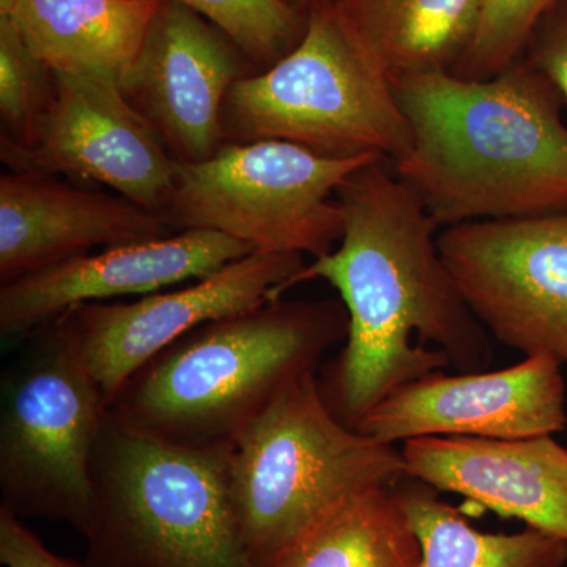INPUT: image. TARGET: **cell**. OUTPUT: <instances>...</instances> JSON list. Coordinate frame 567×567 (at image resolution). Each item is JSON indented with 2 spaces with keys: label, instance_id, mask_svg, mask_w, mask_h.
I'll return each mask as SVG.
<instances>
[{
  "label": "cell",
  "instance_id": "2e32d148",
  "mask_svg": "<svg viewBox=\"0 0 567 567\" xmlns=\"http://www.w3.org/2000/svg\"><path fill=\"white\" fill-rule=\"evenodd\" d=\"M177 233L166 216L123 196L85 192L51 175L0 177V282L17 281L95 248Z\"/></svg>",
  "mask_w": 567,
  "mask_h": 567
},
{
  "label": "cell",
  "instance_id": "ac0fdd59",
  "mask_svg": "<svg viewBox=\"0 0 567 567\" xmlns=\"http://www.w3.org/2000/svg\"><path fill=\"white\" fill-rule=\"evenodd\" d=\"M270 567H423L420 540L393 487L346 496Z\"/></svg>",
  "mask_w": 567,
  "mask_h": 567
},
{
  "label": "cell",
  "instance_id": "8992f818",
  "mask_svg": "<svg viewBox=\"0 0 567 567\" xmlns=\"http://www.w3.org/2000/svg\"><path fill=\"white\" fill-rule=\"evenodd\" d=\"M223 130L226 142L284 141L341 159L395 162L412 140L393 78L339 6L312 11L292 51L235 82Z\"/></svg>",
  "mask_w": 567,
  "mask_h": 567
},
{
  "label": "cell",
  "instance_id": "5b68a950",
  "mask_svg": "<svg viewBox=\"0 0 567 567\" xmlns=\"http://www.w3.org/2000/svg\"><path fill=\"white\" fill-rule=\"evenodd\" d=\"M405 476L399 447L330 412L317 371L287 383L230 443V498L254 567H270L346 496L393 487Z\"/></svg>",
  "mask_w": 567,
  "mask_h": 567
},
{
  "label": "cell",
  "instance_id": "7c38bea8",
  "mask_svg": "<svg viewBox=\"0 0 567 567\" xmlns=\"http://www.w3.org/2000/svg\"><path fill=\"white\" fill-rule=\"evenodd\" d=\"M241 54L196 11L159 0L140 51L118 73V89L175 162H205L226 144L224 100L248 76Z\"/></svg>",
  "mask_w": 567,
  "mask_h": 567
},
{
  "label": "cell",
  "instance_id": "e0dca14e",
  "mask_svg": "<svg viewBox=\"0 0 567 567\" xmlns=\"http://www.w3.org/2000/svg\"><path fill=\"white\" fill-rule=\"evenodd\" d=\"M159 0H18L22 39L52 71L118 73L140 51Z\"/></svg>",
  "mask_w": 567,
  "mask_h": 567
},
{
  "label": "cell",
  "instance_id": "cb8c5ba5",
  "mask_svg": "<svg viewBox=\"0 0 567 567\" xmlns=\"http://www.w3.org/2000/svg\"><path fill=\"white\" fill-rule=\"evenodd\" d=\"M0 563L6 567H91L55 555L20 517L0 506Z\"/></svg>",
  "mask_w": 567,
  "mask_h": 567
},
{
  "label": "cell",
  "instance_id": "5bb4252c",
  "mask_svg": "<svg viewBox=\"0 0 567 567\" xmlns=\"http://www.w3.org/2000/svg\"><path fill=\"white\" fill-rule=\"evenodd\" d=\"M252 252L251 246L229 235L189 229L63 260L2 286V342L20 344L74 306L162 292L216 274Z\"/></svg>",
  "mask_w": 567,
  "mask_h": 567
},
{
  "label": "cell",
  "instance_id": "277c9868",
  "mask_svg": "<svg viewBox=\"0 0 567 567\" xmlns=\"http://www.w3.org/2000/svg\"><path fill=\"white\" fill-rule=\"evenodd\" d=\"M230 443L185 446L107 417L92 461L91 567H254L230 498Z\"/></svg>",
  "mask_w": 567,
  "mask_h": 567
},
{
  "label": "cell",
  "instance_id": "603a6c76",
  "mask_svg": "<svg viewBox=\"0 0 567 567\" xmlns=\"http://www.w3.org/2000/svg\"><path fill=\"white\" fill-rule=\"evenodd\" d=\"M554 0H486L472 43L451 70L468 80H488L516 65V58Z\"/></svg>",
  "mask_w": 567,
  "mask_h": 567
},
{
  "label": "cell",
  "instance_id": "9a60e30c",
  "mask_svg": "<svg viewBox=\"0 0 567 567\" xmlns=\"http://www.w3.org/2000/svg\"><path fill=\"white\" fill-rule=\"evenodd\" d=\"M401 453L406 476L567 540V447L555 435L423 436Z\"/></svg>",
  "mask_w": 567,
  "mask_h": 567
},
{
  "label": "cell",
  "instance_id": "44dd1931",
  "mask_svg": "<svg viewBox=\"0 0 567 567\" xmlns=\"http://www.w3.org/2000/svg\"><path fill=\"white\" fill-rule=\"evenodd\" d=\"M54 100V73L22 39L11 18H0L2 141L31 147Z\"/></svg>",
  "mask_w": 567,
  "mask_h": 567
},
{
  "label": "cell",
  "instance_id": "484cf974",
  "mask_svg": "<svg viewBox=\"0 0 567 567\" xmlns=\"http://www.w3.org/2000/svg\"><path fill=\"white\" fill-rule=\"evenodd\" d=\"M18 0H0V18H10L17 9Z\"/></svg>",
  "mask_w": 567,
  "mask_h": 567
},
{
  "label": "cell",
  "instance_id": "d6986e66",
  "mask_svg": "<svg viewBox=\"0 0 567 567\" xmlns=\"http://www.w3.org/2000/svg\"><path fill=\"white\" fill-rule=\"evenodd\" d=\"M486 0H342L368 50L391 78L451 70L464 55Z\"/></svg>",
  "mask_w": 567,
  "mask_h": 567
},
{
  "label": "cell",
  "instance_id": "ba28073f",
  "mask_svg": "<svg viewBox=\"0 0 567 567\" xmlns=\"http://www.w3.org/2000/svg\"><path fill=\"white\" fill-rule=\"evenodd\" d=\"M368 155L328 158L284 141L226 142L200 163H177L166 216L175 230H213L254 252L324 256L341 241L344 216L333 200Z\"/></svg>",
  "mask_w": 567,
  "mask_h": 567
},
{
  "label": "cell",
  "instance_id": "7402d4cb",
  "mask_svg": "<svg viewBox=\"0 0 567 567\" xmlns=\"http://www.w3.org/2000/svg\"><path fill=\"white\" fill-rule=\"evenodd\" d=\"M221 29L246 58L278 62L297 32V14L286 0H174Z\"/></svg>",
  "mask_w": 567,
  "mask_h": 567
},
{
  "label": "cell",
  "instance_id": "9c48e42d",
  "mask_svg": "<svg viewBox=\"0 0 567 567\" xmlns=\"http://www.w3.org/2000/svg\"><path fill=\"white\" fill-rule=\"evenodd\" d=\"M439 249L487 333L567 365V208L446 227Z\"/></svg>",
  "mask_w": 567,
  "mask_h": 567
},
{
  "label": "cell",
  "instance_id": "7a4b0ae2",
  "mask_svg": "<svg viewBox=\"0 0 567 567\" xmlns=\"http://www.w3.org/2000/svg\"><path fill=\"white\" fill-rule=\"evenodd\" d=\"M393 85L412 136L395 174L436 226L566 210L561 95L532 63L488 80L417 71Z\"/></svg>",
  "mask_w": 567,
  "mask_h": 567
},
{
  "label": "cell",
  "instance_id": "4fadbf2b",
  "mask_svg": "<svg viewBox=\"0 0 567 567\" xmlns=\"http://www.w3.org/2000/svg\"><path fill=\"white\" fill-rule=\"evenodd\" d=\"M563 365L527 357L502 371H443L405 383L379 402L357 431L395 445L423 436L514 440L567 427Z\"/></svg>",
  "mask_w": 567,
  "mask_h": 567
},
{
  "label": "cell",
  "instance_id": "52a82bcc",
  "mask_svg": "<svg viewBox=\"0 0 567 567\" xmlns=\"http://www.w3.org/2000/svg\"><path fill=\"white\" fill-rule=\"evenodd\" d=\"M22 342L0 380V506L21 520L65 522L84 536L110 402L61 324Z\"/></svg>",
  "mask_w": 567,
  "mask_h": 567
},
{
  "label": "cell",
  "instance_id": "d4e9b609",
  "mask_svg": "<svg viewBox=\"0 0 567 567\" xmlns=\"http://www.w3.org/2000/svg\"><path fill=\"white\" fill-rule=\"evenodd\" d=\"M529 63L546 74L567 102V18H563L539 41Z\"/></svg>",
  "mask_w": 567,
  "mask_h": 567
},
{
  "label": "cell",
  "instance_id": "30bf717a",
  "mask_svg": "<svg viewBox=\"0 0 567 567\" xmlns=\"http://www.w3.org/2000/svg\"><path fill=\"white\" fill-rule=\"evenodd\" d=\"M305 267L301 254L252 252L181 289L132 303L103 301L70 308L61 324L110 406L130 377L196 328L274 301Z\"/></svg>",
  "mask_w": 567,
  "mask_h": 567
},
{
  "label": "cell",
  "instance_id": "3957f363",
  "mask_svg": "<svg viewBox=\"0 0 567 567\" xmlns=\"http://www.w3.org/2000/svg\"><path fill=\"white\" fill-rule=\"evenodd\" d=\"M336 301H270L183 336L130 377L111 404L118 423L185 446L229 445L287 383L346 341Z\"/></svg>",
  "mask_w": 567,
  "mask_h": 567
},
{
  "label": "cell",
  "instance_id": "ffe728a7",
  "mask_svg": "<svg viewBox=\"0 0 567 567\" xmlns=\"http://www.w3.org/2000/svg\"><path fill=\"white\" fill-rule=\"evenodd\" d=\"M415 529L423 567H566L567 540L536 528L513 535L481 532L440 496L413 477L393 486Z\"/></svg>",
  "mask_w": 567,
  "mask_h": 567
},
{
  "label": "cell",
  "instance_id": "8fae6325",
  "mask_svg": "<svg viewBox=\"0 0 567 567\" xmlns=\"http://www.w3.org/2000/svg\"><path fill=\"white\" fill-rule=\"evenodd\" d=\"M54 73V100L31 147L0 140L3 164L17 173L66 174L110 186L164 216L177 163L118 89L117 76Z\"/></svg>",
  "mask_w": 567,
  "mask_h": 567
},
{
  "label": "cell",
  "instance_id": "6da1fadb",
  "mask_svg": "<svg viewBox=\"0 0 567 567\" xmlns=\"http://www.w3.org/2000/svg\"><path fill=\"white\" fill-rule=\"evenodd\" d=\"M383 163L365 164L338 189V248L274 293L281 300L298 284L322 279L341 295L346 344L317 380L324 404L350 429L405 383L450 365L477 372L494 357L440 254L439 226Z\"/></svg>",
  "mask_w": 567,
  "mask_h": 567
}]
</instances>
